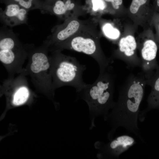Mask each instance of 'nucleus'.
I'll return each instance as SVG.
<instances>
[{
    "instance_id": "nucleus-1",
    "label": "nucleus",
    "mask_w": 159,
    "mask_h": 159,
    "mask_svg": "<svg viewBox=\"0 0 159 159\" xmlns=\"http://www.w3.org/2000/svg\"><path fill=\"white\" fill-rule=\"evenodd\" d=\"M146 85L145 74L142 71L136 75L131 73L127 77L120 88L117 102L107 115L106 120H109L112 126L108 135L110 140L119 126L141 138L137 121Z\"/></svg>"
},
{
    "instance_id": "nucleus-2",
    "label": "nucleus",
    "mask_w": 159,
    "mask_h": 159,
    "mask_svg": "<svg viewBox=\"0 0 159 159\" xmlns=\"http://www.w3.org/2000/svg\"><path fill=\"white\" fill-rule=\"evenodd\" d=\"M112 70L110 66L105 72L100 73L93 83L87 84L77 92L78 97L85 100L89 107L91 118L90 129L95 126L94 121L96 116L102 115L106 120L109 110L115 105L113 96L116 75Z\"/></svg>"
},
{
    "instance_id": "nucleus-3",
    "label": "nucleus",
    "mask_w": 159,
    "mask_h": 159,
    "mask_svg": "<svg viewBox=\"0 0 159 159\" xmlns=\"http://www.w3.org/2000/svg\"><path fill=\"white\" fill-rule=\"evenodd\" d=\"M98 23L96 18L85 20L81 29L70 39L52 47L50 52L69 49L83 53L97 61L100 73L105 72L112 61L105 55L101 48L100 39L102 32L98 29Z\"/></svg>"
},
{
    "instance_id": "nucleus-4",
    "label": "nucleus",
    "mask_w": 159,
    "mask_h": 159,
    "mask_svg": "<svg viewBox=\"0 0 159 159\" xmlns=\"http://www.w3.org/2000/svg\"><path fill=\"white\" fill-rule=\"evenodd\" d=\"M28 61L21 73L29 76L37 90L52 97L55 90L53 87L51 64L47 46L43 43L39 47L33 44H25Z\"/></svg>"
},
{
    "instance_id": "nucleus-5",
    "label": "nucleus",
    "mask_w": 159,
    "mask_h": 159,
    "mask_svg": "<svg viewBox=\"0 0 159 159\" xmlns=\"http://www.w3.org/2000/svg\"><path fill=\"white\" fill-rule=\"evenodd\" d=\"M50 56L53 89L66 86L74 87L78 92L87 84L82 78L86 69L74 57L62 54L60 51L51 52Z\"/></svg>"
},
{
    "instance_id": "nucleus-6",
    "label": "nucleus",
    "mask_w": 159,
    "mask_h": 159,
    "mask_svg": "<svg viewBox=\"0 0 159 159\" xmlns=\"http://www.w3.org/2000/svg\"><path fill=\"white\" fill-rule=\"evenodd\" d=\"M27 58L25 44H23L12 30L4 26L0 30V61L9 77L23 71Z\"/></svg>"
},
{
    "instance_id": "nucleus-7",
    "label": "nucleus",
    "mask_w": 159,
    "mask_h": 159,
    "mask_svg": "<svg viewBox=\"0 0 159 159\" xmlns=\"http://www.w3.org/2000/svg\"><path fill=\"white\" fill-rule=\"evenodd\" d=\"M136 29L133 24H126L122 34L117 44L118 47L110 58L112 61L113 59H118L132 68L141 67V60L137 54V42L135 36Z\"/></svg>"
},
{
    "instance_id": "nucleus-8",
    "label": "nucleus",
    "mask_w": 159,
    "mask_h": 159,
    "mask_svg": "<svg viewBox=\"0 0 159 159\" xmlns=\"http://www.w3.org/2000/svg\"><path fill=\"white\" fill-rule=\"evenodd\" d=\"M18 74L16 77H8L0 87L1 93L5 95L8 103L13 106L25 104L32 95L26 76L21 73Z\"/></svg>"
},
{
    "instance_id": "nucleus-9",
    "label": "nucleus",
    "mask_w": 159,
    "mask_h": 159,
    "mask_svg": "<svg viewBox=\"0 0 159 159\" xmlns=\"http://www.w3.org/2000/svg\"><path fill=\"white\" fill-rule=\"evenodd\" d=\"M152 36V31L149 27L144 29L136 38L137 49L140 55V67L146 79L151 76V71L155 66L158 47Z\"/></svg>"
},
{
    "instance_id": "nucleus-10",
    "label": "nucleus",
    "mask_w": 159,
    "mask_h": 159,
    "mask_svg": "<svg viewBox=\"0 0 159 159\" xmlns=\"http://www.w3.org/2000/svg\"><path fill=\"white\" fill-rule=\"evenodd\" d=\"M85 21V20L79 19L77 16H72L66 19L62 24L53 28L51 34L43 43L49 49L68 41L79 31Z\"/></svg>"
},
{
    "instance_id": "nucleus-11",
    "label": "nucleus",
    "mask_w": 159,
    "mask_h": 159,
    "mask_svg": "<svg viewBox=\"0 0 159 159\" xmlns=\"http://www.w3.org/2000/svg\"><path fill=\"white\" fill-rule=\"evenodd\" d=\"M150 1V0H132L127 9V15L136 28L139 26L146 29L152 23L154 12Z\"/></svg>"
},
{
    "instance_id": "nucleus-12",
    "label": "nucleus",
    "mask_w": 159,
    "mask_h": 159,
    "mask_svg": "<svg viewBox=\"0 0 159 159\" xmlns=\"http://www.w3.org/2000/svg\"><path fill=\"white\" fill-rule=\"evenodd\" d=\"M108 143L100 148L98 158H118L122 153L135 143L132 137L123 135L110 140Z\"/></svg>"
},
{
    "instance_id": "nucleus-13",
    "label": "nucleus",
    "mask_w": 159,
    "mask_h": 159,
    "mask_svg": "<svg viewBox=\"0 0 159 159\" xmlns=\"http://www.w3.org/2000/svg\"><path fill=\"white\" fill-rule=\"evenodd\" d=\"M6 5L4 10L0 9V20L4 25L12 27L27 24L28 10L16 3H9Z\"/></svg>"
},
{
    "instance_id": "nucleus-14",
    "label": "nucleus",
    "mask_w": 159,
    "mask_h": 159,
    "mask_svg": "<svg viewBox=\"0 0 159 159\" xmlns=\"http://www.w3.org/2000/svg\"><path fill=\"white\" fill-rule=\"evenodd\" d=\"M119 18L113 21L99 18L98 22L100 24L102 33L108 39L117 44L124 32L125 24L121 23Z\"/></svg>"
},
{
    "instance_id": "nucleus-15",
    "label": "nucleus",
    "mask_w": 159,
    "mask_h": 159,
    "mask_svg": "<svg viewBox=\"0 0 159 159\" xmlns=\"http://www.w3.org/2000/svg\"><path fill=\"white\" fill-rule=\"evenodd\" d=\"M153 79L150 76L146 79V84L151 85L152 89L149 95L147 101L148 107L143 110L142 115L152 108L158 107L159 105V74Z\"/></svg>"
},
{
    "instance_id": "nucleus-16",
    "label": "nucleus",
    "mask_w": 159,
    "mask_h": 159,
    "mask_svg": "<svg viewBox=\"0 0 159 159\" xmlns=\"http://www.w3.org/2000/svg\"><path fill=\"white\" fill-rule=\"evenodd\" d=\"M1 2L5 5L11 3L16 4L29 11L39 9L42 13L46 4L42 0H0Z\"/></svg>"
},
{
    "instance_id": "nucleus-17",
    "label": "nucleus",
    "mask_w": 159,
    "mask_h": 159,
    "mask_svg": "<svg viewBox=\"0 0 159 159\" xmlns=\"http://www.w3.org/2000/svg\"><path fill=\"white\" fill-rule=\"evenodd\" d=\"M106 3L109 13L119 18L127 15V9L123 5V0H104Z\"/></svg>"
},
{
    "instance_id": "nucleus-18",
    "label": "nucleus",
    "mask_w": 159,
    "mask_h": 159,
    "mask_svg": "<svg viewBox=\"0 0 159 159\" xmlns=\"http://www.w3.org/2000/svg\"><path fill=\"white\" fill-rule=\"evenodd\" d=\"M93 11L99 12L101 15L109 13L107 5L104 0H92Z\"/></svg>"
},
{
    "instance_id": "nucleus-19",
    "label": "nucleus",
    "mask_w": 159,
    "mask_h": 159,
    "mask_svg": "<svg viewBox=\"0 0 159 159\" xmlns=\"http://www.w3.org/2000/svg\"><path fill=\"white\" fill-rule=\"evenodd\" d=\"M153 22H154L156 26L158 34L159 36V16H156L155 14H154L152 19Z\"/></svg>"
},
{
    "instance_id": "nucleus-20",
    "label": "nucleus",
    "mask_w": 159,
    "mask_h": 159,
    "mask_svg": "<svg viewBox=\"0 0 159 159\" xmlns=\"http://www.w3.org/2000/svg\"><path fill=\"white\" fill-rule=\"evenodd\" d=\"M154 5L155 9L159 11V0H154Z\"/></svg>"
},
{
    "instance_id": "nucleus-21",
    "label": "nucleus",
    "mask_w": 159,
    "mask_h": 159,
    "mask_svg": "<svg viewBox=\"0 0 159 159\" xmlns=\"http://www.w3.org/2000/svg\"><path fill=\"white\" fill-rule=\"evenodd\" d=\"M56 0H44L45 4L48 5H52Z\"/></svg>"
}]
</instances>
